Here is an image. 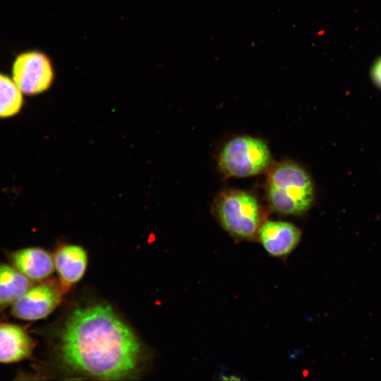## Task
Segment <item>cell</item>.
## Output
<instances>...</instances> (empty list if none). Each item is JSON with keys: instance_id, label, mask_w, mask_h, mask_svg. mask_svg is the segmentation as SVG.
<instances>
[{"instance_id": "cell-8", "label": "cell", "mask_w": 381, "mask_h": 381, "mask_svg": "<svg viewBox=\"0 0 381 381\" xmlns=\"http://www.w3.org/2000/svg\"><path fill=\"white\" fill-rule=\"evenodd\" d=\"M54 262L62 286L69 287L83 277L87 265V255L80 246L64 245L56 250Z\"/></svg>"}, {"instance_id": "cell-6", "label": "cell", "mask_w": 381, "mask_h": 381, "mask_svg": "<svg viewBox=\"0 0 381 381\" xmlns=\"http://www.w3.org/2000/svg\"><path fill=\"white\" fill-rule=\"evenodd\" d=\"M61 298V291L52 283L32 285L12 304L11 313L24 320L43 319L57 307Z\"/></svg>"}, {"instance_id": "cell-1", "label": "cell", "mask_w": 381, "mask_h": 381, "mask_svg": "<svg viewBox=\"0 0 381 381\" xmlns=\"http://www.w3.org/2000/svg\"><path fill=\"white\" fill-rule=\"evenodd\" d=\"M59 357L68 370L101 380H121L137 369L140 343L104 303L76 308L60 335Z\"/></svg>"}, {"instance_id": "cell-9", "label": "cell", "mask_w": 381, "mask_h": 381, "mask_svg": "<svg viewBox=\"0 0 381 381\" xmlns=\"http://www.w3.org/2000/svg\"><path fill=\"white\" fill-rule=\"evenodd\" d=\"M33 348V341L25 329L13 324H0V363H12L26 359Z\"/></svg>"}, {"instance_id": "cell-12", "label": "cell", "mask_w": 381, "mask_h": 381, "mask_svg": "<svg viewBox=\"0 0 381 381\" xmlns=\"http://www.w3.org/2000/svg\"><path fill=\"white\" fill-rule=\"evenodd\" d=\"M23 105L22 92L13 80L0 73V118L16 115Z\"/></svg>"}, {"instance_id": "cell-4", "label": "cell", "mask_w": 381, "mask_h": 381, "mask_svg": "<svg viewBox=\"0 0 381 381\" xmlns=\"http://www.w3.org/2000/svg\"><path fill=\"white\" fill-rule=\"evenodd\" d=\"M269 147L262 140L249 135L232 138L222 149L218 166L224 177H248L271 167Z\"/></svg>"}, {"instance_id": "cell-11", "label": "cell", "mask_w": 381, "mask_h": 381, "mask_svg": "<svg viewBox=\"0 0 381 381\" xmlns=\"http://www.w3.org/2000/svg\"><path fill=\"white\" fill-rule=\"evenodd\" d=\"M31 286L30 279L14 266L0 263V308L12 305Z\"/></svg>"}, {"instance_id": "cell-3", "label": "cell", "mask_w": 381, "mask_h": 381, "mask_svg": "<svg viewBox=\"0 0 381 381\" xmlns=\"http://www.w3.org/2000/svg\"><path fill=\"white\" fill-rule=\"evenodd\" d=\"M212 212L221 226L234 238L258 239L265 213L252 193L237 189L222 190L212 205Z\"/></svg>"}, {"instance_id": "cell-13", "label": "cell", "mask_w": 381, "mask_h": 381, "mask_svg": "<svg viewBox=\"0 0 381 381\" xmlns=\"http://www.w3.org/2000/svg\"><path fill=\"white\" fill-rule=\"evenodd\" d=\"M371 78L375 85L381 89V57L375 61L372 67Z\"/></svg>"}, {"instance_id": "cell-2", "label": "cell", "mask_w": 381, "mask_h": 381, "mask_svg": "<svg viewBox=\"0 0 381 381\" xmlns=\"http://www.w3.org/2000/svg\"><path fill=\"white\" fill-rule=\"evenodd\" d=\"M268 202L275 212L287 215L306 212L314 200V186L306 171L284 161L270 167L265 183Z\"/></svg>"}, {"instance_id": "cell-5", "label": "cell", "mask_w": 381, "mask_h": 381, "mask_svg": "<svg viewBox=\"0 0 381 381\" xmlns=\"http://www.w3.org/2000/svg\"><path fill=\"white\" fill-rule=\"evenodd\" d=\"M13 80L27 95H36L51 85L54 71L49 58L43 53L32 51L19 54L12 68Z\"/></svg>"}, {"instance_id": "cell-7", "label": "cell", "mask_w": 381, "mask_h": 381, "mask_svg": "<svg viewBox=\"0 0 381 381\" xmlns=\"http://www.w3.org/2000/svg\"><path fill=\"white\" fill-rule=\"evenodd\" d=\"M301 238V230L284 221H265L258 231V240L271 256L282 258L289 255Z\"/></svg>"}, {"instance_id": "cell-10", "label": "cell", "mask_w": 381, "mask_h": 381, "mask_svg": "<svg viewBox=\"0 0 381 381\" xmlns=\"http://www.w3.org/2000/svg\"><path fill=\"white\" fill-rule=\"evenodd\" d=\"M11 265L30 280H42L54 270V258L40 248H26L11 253Z\"/></svg>"}]
</instances>
